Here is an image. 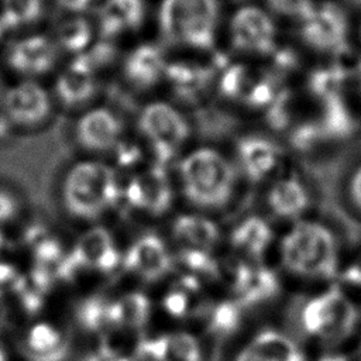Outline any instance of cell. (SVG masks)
Here are the masks:
<instances>
[{
	"mask_svg": "<svg viewBox=\"0 0 361 361\" xmlns=\"http://www.w3.org/2000/svg\"><path fill=\"white\" fill-rule=\"evenodd\" d=\"M283 268L305 279L327 281L337 275L338 243L323 223L300 220L283 235L279 245Z\"/></svg>",
	"mask_w": 361,
	"mask_h": 361,
	"instance_id": "6da1fadb",
	"label": "cell"
},
{
	"mask_svg": "<svg viewBox=\"0 0 361 361\" xmlns=\"http://www.w3.org/2000/svg\"><path fill=\"white\" fill-rule=\"evenodd\" d=\"M123 188L114 169L99 161L75 164L62 183V202L66 212L80 220H94L116 206Z\"/></svg>",
	"mask_w": 361,
	"mask_h": 361,
	"instance_id": "7a4b0ae2",
	"label": "cell"
},
{
	"mask_svg": "<svg viewBox=\"0 0 361 361\" xmlns=\"http://www.w3.org/2000/svg\"><path fill=\"white\" fill-rule=\"evenodd\" d=\"M185 197L195 206L216 209L224 206L233 193L235 173L230 162L213 148H196L179 164Z\"/></svg>",
	"mask_w": 361,
	"mask_h": 361,
	"instance_id": "3957f363",
	"label": "cell"
},
{
	"mask_svg": "<svg viewBox=\"0 0 361 361\" xmlns=\"http://www.w3.org/2000/svg\"><path fill=\"white\" fill-rule=\"evenodd\" d=\"M360 310L341 290L331 286L305 300L298 312V326L306 336L337 344L347 340L357 329Z\"/></svg>",
	"mask_w": 361,
	"mask_h": 361,
	"instance_id": "277c9868",
	"label": "cell"
},
{
	"mask_svg": "<svg viewBox=\"0 0 361 361\" xmlns=\"http://www.w3.org/2000/svg\"><path fill=\"white\" fill-rule=\"evenodd\" d=\"M158 23L166 41L210 49L219 23L217 0H162Z\"/></svg>",
	"mask_w": 361,
	"mask_h": 361,
	"instance_id": "5b68a950",
	"label": "cell"
},
{
	"mask_svg": "<svg viewBox=\"0 0 361 361\" xmlns=\"http://www.w3.org/2000/svg\"><path fill=\"white\" fill-rule=\"evenodd\" d=\"M138 127L161 164L171 161L189 137L186 118L166 102L148 103L140 113Z\"/></svg>",
	"mask_w": 361,
	"mask_h": 361,
	"instance_id": "8992f818",
	"label": "cell"
},
{
	"mask_svg": "<svg viewBox=\"0 0 361 361\" xmlns=\"http://www.w3.org/2000/svg\"><path fill=\"white\" fill-rule=\"evenodd\" d=\"M303 42L319 52L343 55L347 51L348 23L343 7L336 3H323L302 21Z\"/></svg>",
	"mask_w": 361,
	"mask_h": 361,
	"instance_id": "52a82bcc",
	"label": "cell"
},
{
	"mask_svg": "<svg viewBox=\"0 0 361 361\" xmlns=\"http://www.w3.org/2000/svg\"><path fill=\"white\" fill-rule=\"evenodd\" d=\"M121 197L130 207L151 216L164 214L172 204V186L161 165L134 175L123 188Z\"/></svg>",
	"mask_w": 361,
	"mask_h": 361,
	"instance_id": "ba28073f",
	"label": "cell"
},
{
	"mask_svg": "<svg viewBox=\"0 0 361 361\" xmlns=\"http://www.w3.org/2000/svg\"><path fill=\"white\" fill-rule=\"evenodd\" d=\"M121 264L134 276L155 282L171 272L173 258L159 235L147 233L133 241L121 258Z\"/></svg>",
	"mask_w": 361,
	"mask_h": 361,
	"instance_id": "9c48e42d",
	"label": "cell"
},
{
	"mask_svg": "<svg viewBox=\"0 0 361 361\" xmlns=\"http://www.w3.org/2000/svg\"><path fill=\"white\" fill-rule=\"evenodd\" d=\"M231 39L237 49L261 55L275 51V25L258 7H243L231 20Z\"/></svg>",
	"mask_w": 361,
	"mask_h": 361,
	"instance_id": "30bf717a",
	"label": "cell"
},
{
	"mask_svg": "<svg viewBox=\"0 0 361 361\" xmlns=\"http://www.w3.org/2000/svg\"><path fill=\"white\" fill-rule=\"evenodd\" d=\"M3 109L6 117L14 124L31 127L48 117L51 100L42 86L25 80L7 89L3 96Z\"/></svg>",
	"mask_w": 361,
	"mask_h": 361,
	"instance_id": "8fae6325",
	"label": "cell"
},
{
	"mask_svg": "<svg viewBox=\"0 0 361 361\" xmlns=\"http://www.w3.org/2000/svg\"><path fill=\"white\" fill-rule=\"evenodd\" d=\"M71 258L76 269H92L102 274L114 271L120 262V251L111 234L103 227H92L76 241Z\"/></svg>",
	"mask_w": 361,
	"mask_h": 361,
	"instance_id": "7c38bea8",
	"label": "cell"
},
{
	"mask_svg": "<svg viewBox=\"0 0 361 361\" xmlns=\"http://www.w3.org/2000/svg\"><path fill=\"white\" fill-rule=\"evenodd\" d=\"M231 288L241 306H251L275 298L279 290V281L269 268L257 261L245 259L234 268Z\"/></svg>",
	"mask_w": 361,
	"mask_h": 361,
	"instance_id": "4fadbf2b",
	"label": "cell"
},
{
	"mask_svg": "<svg viewBox=\"0 0 361 361\" xmlns=\"http://www.w3.org/2000/svg\"><path fill=\"white\" fill-rule=\"evenodd\" d=\"M75 135L85 149L96 152L114 149L121 140V123L109 109H92L78 120Z\"/></svg>",
	"mask_w": 361,
	"mask_h": 361,
	"instance_id": "5bb4252c",
	"label": "cell"
},
{
	"mask_svg": "<svg viewBox=\"0 0 361 361\" xmlns=\"http://www.w3.org/2000/svg\"><path fill=\"white\" fill-rule=\"evenodd\" d=\"M55 44L44 37L34 35L13 44L7 52V63L11 69L24 75H39L48 72L56 62Z\"/></svg>",
	"mask_w": 361,
	"mask_h": 361,
	"instance_id": "9a60e30c",
	"label": "cell"
},
{
	"mask_svg": "<svg viewBox=\"0 0 361 361\" xmlns=\"http://www.w3.org/2000/svg\"><path fill=\"white\" fill-rule=\"evenodd\" d=\"M138 353L148 361H202L199 340L186 331L166 333L144 340Z\"/></svg>",
	"mask_w": 361,
	"mask_h": 361,
	"instance_id": "2e32d148",
	"label": "cell"
},
{
	"mask_svg": "<svg viewBox=\"0 0 361 361\" xmlns=\"http://www.w3.org/2000/svg\"><path fill=\"white\" fill-rule=\"evenodd\" d=\"M237 157L245 176L251 180H261L276 168L281 149L269 138L248 135L238 141Z\"/></svg>",
	"mask_w": 361,
	"mask_h": 361,
	"instance_id": "e0dca14e",
	"label": "cell"
},
{
	"mask_svg": "<svg viewBox=\"0 0 361 361\" xmlns=\"http://www.w3.org/2000/svg\"><path fill=\"white\" fill-rule=\"evenodd\" d=\"M309 204L310 193L303 182L296 176L278 179L267 193V206L278 219H298L307 210Z\"/></svg>",
	"mask_w": 361,
	"mask_h": 361,
	"instance_id": "ac0fdd59",
	"label": "cell"
},
{
	"mask_svg": "<svg viewBox=\"0 0 361 361\" xmlns=\"http://www.w3.org/2000/svg\"><path fill=\"white\" fill-rule=\"evenodd\" d=\"M165 59L159 47L138 45L124 61V76L137 89H149L165 73Z\"/></svg>",
	"mask_w": 361,
	"mask_h": 361,
	"instance_id": "d6986e66",
	"label": "cell"
},
{
	"mask_svg": "<svg viewBox=\"0 0 361 361\" xmlns=\"http://www.w3.org/2000/svg\"><path fill=\"white\" fill-rule=\"evenodd\" d=\"M55 92L66 107H76L89 102L96 92L93 69L79 55L56 79Z\"/></svg>",
	"mask_w": 361,
	"mask_h": 361,
	"instance_id": "ffe728a7",
	"label": "cell"
},
{
	"mask_svg": "<svg viewBox=\"0 0 361 361\" xmlns=\"http://www.w3.org/2000/svg\"><path fill=\"white\" fill-rule=\"evenodd\" d=\"M172 235L180 248L210 251L220 240V228L209 217L185 213L173 220Z\"/></svg>",
	"mask_w": 361,
	"mask_h": 361,
	"instance_id": "44dd1931",
	"label": "cell"
},
{
	"mask_svg": "<svg viewBox=\"0 0 361 361\" xmlns=\"http://www.w3.org/2000/svg\"><path fill=\"white\" fill-rule=\"evenodd\" d=\"M23 350L30 361H63L69 345L55 326L39 322L27 330Z\"/></svg>",
	"mask_w": 361,
	"mask_h": 361,
	"instance_id": "7402d4cb",
	"label": "cell"
},
{
	"mask_svg": "<svg viewBox=\"0 0 361 361\" xmlns=\"http://www.w3.org/2000/svg\"><path fill=\"white\" fill-rule=\"evenodd\" d=\"M145 16L144 0H106L99 10L103 38H113L127 30H137Z\"/></svg>",
	"mask_w": 361,
	"mask_h": 361,
	"instance_id": "603a6c76",
	"label": "cell"
},
{
	"mask_svg": "<svg viewBox=\"0 0 361 361\" xmlns=\"http://www.w3.org/2000/svg\"><path fill=\"white\" fill-rule=\"evenodd\" d=\"M274 240L269 223L259 216H248L231 231L230 243L233 248L248 261H258Z\"/></svg>",
	"mask_w": 361,
	"mask_h": 361,
	"instance_id": "cb8c5ba5",
	"label": "cell"
},
{
	"mask_svg": "<svg viewBox=\"0 0 361 361\" xmlns=\"http://www.w3.org/2000/svg\"><path fill=\"white\" fill-rule=\"evenodd\" d=\"M247 348L261 361H305L299 345L288 334L275 329L257 333Z\"/></svg>",
	"mask_w": 361,
	"mask_h": 361,
	"instance_id": "d4e9b609",
	"label": "cell"
},
{
	"mask_svg": "<svg viewBox=\"0 0 361 361\" xmlns=\"http://www.w3.org/2000/svg\"><path fill=\"white\" fill-rule=\"evenodd\" d=\"M320 106L317 123L326 141L345 140L355 131L357 121L343 96L322 102Z\"/></svg>",
	"mask_w": 361,
	"mask_h": 361,
	"instance_id": "484cf974",
	"label": "cell"
},
{
	"mask_svg": "<svg viewBox=\"0 0 361 361\" xmlns=\"http://www.w3.org/2000/svg\"><path fill=\"white\" fill-rule=\"evenodd\" d=\"M149 299L140 292L121 295L116 300H110V326L118 329L142 327L149 317Z\"/></svg>",
	"mask_w": 361,
	"mask_h": 361,
	"instance_id": "4316f807",
	"label": "cell"
},
{
	"mask_svg": "<svg viewBox=\"0 0 361 361\" xmlns=\"http://www.w3.org/2000/svg\"><path fill=\"white\" fill-rule=\"evenodd\" d=\"M197 278L185 274L164 296V309L173 317L185 319L200 309V285Z\"/></svg>",
	"mask_w": 361,
	"mask_h": 361,
	"instance_id": "83f0119b",
	"label": "cell"
},
{
	"mask_svg": "<svg viewBox=\"0 0 361 361\" xmlns=\"http://www.w3.org/2000/svg\"><path fill=\"white\" fill-rule=\"evenodd\" d=\"M165 75L171 80L175 92L183 99L197 97L210 83L212 71L209 68L175 62L166 65Z\"/></svg>",
	"mask_w": 361,
	"mask_h": 361,
	"instance_id": "f1b7e54d",
	"label": "cell"
},
{
	"mask_svg": "<svg viewBox=\"0 0 361 361\" xmlns=\"http://www.w3.org/2000/svg\"><path fill=\"white\" fill-rule=\"evenodd\" d=\"M348 71L341 63L320 66L313 69L307 76V90L319 102L341 97Z\"/></svg>",
	"mask_w": 361,
	"mask_h": 361,
	"instance_id": "f546056e",
	"label": "cell"
},
{
	"mask_svg": "<svg viewBox=\"0 0 361 361\" xmlns=\"http://www.w3.org/2000/svg\"><path fill=\"white\" fill-rule=\"evenodd\" d=\"M42 16V0H1L0 23L13 30L37 21Z\"/></svg>",
	"mask_w": 361,
	"mask_h": 361,
	"instance_id": "4dcf8cb0",
	"label": "cell"
},
{
	"mask_svg": "<svg viewBox=\"0 0 361 361\" xmlns=\"http://www.w3.org/2000/svg\"><path fill=\"white\" fill-rule=\"evenodd\" d=\"M78 322L89 331H102L110 326V300L103 296L85 299L76 310Z\"/></svg>",
	"mask_w": 361,
	"mask_h": 361,
	"instance_id": "1f68e13d",
	"label": "cell"
},
{
	"mask_svg": "<svg viewBox=\"0 0 361 361\" xmlns=\"http://www.w3.org/2000/svg\"><path fill=\"white\" fill-rule=\"evenodd\" d=\"M56 37L58 44L63 49L69 52H79L89 44L92 37V28L85 18L76 17L63 21L58 28Z\"/></svg>",
	"mask_w": 361,
	"mask_h": 361,
	"instance_id": "d6a6232c",
	"label": "cell"
},
{
	"mask_svg": "<svg viewBox=\"0 0 361 361\" xmlns=\"http://www.w3.org/2000/svg\"><path fill=\"white\" fill-rule=\"evenodd\" d=\"M179 261L186 268V274L200 279V278H214L219 275L220 268L217 261L212 257L210 251L202 250H188L180 248Z\"/></svg>",
	"mask_w": 361,
	"mask_h": 361,
	"instance_id": "836d02e7",
	"label": "cell"
},
{
	"mask_svg": "<svg viewBox=\"0 0 361 361\" xmlns=\"http://www.w3.org/2000/svg\"><path fill=\"white\" fill-rule=\"evenodd\" d=\"M292 147L299 152H310L320 144L326 142L317 120L298 124L289 135Z\"/></svg>",
	"mask_w": 361,
	"mask_h": 361,
	"instance_id": "e575fe53",
	"label": "cell"
},
{
	"mask_svg": "<svg viewBox=\"0 0 361 361\" xmlns=\"http://www.w3.org/2000/svg\"><path fill=\"white\" fill-rule=\"evenodd\" d=\"M241 319V305L238 302H221L210 312V327L219 334L233 331Z\"/></svg>",
	"mask_w": 361,
	"mask_h": 361,
	"instance_id": "d590c367",
	"label": "cell"
},
{
	"mask_svg": "<svg viewBox=\"0 0 361 361\" xmlns=\"http://www.w3.org/2000/svg\"><path fill=\"white\" fill-rule=\"evenodd\" d=\"M292 117V100L290 93L286 89H281L274 102L267 107V118L268 123L276 128H286L290 123Z\"/></svg>",
	"mask_w": 361,
	"mask_h": 361,
	"instance_id": "8d00e7d4",
	"label": "cell"
},
{
	"mask_svg": "<svg viewBox=\"0 0 361 361\" xmlns=\"http://www.w3.org/2000/svg\"><path fill=\"white\" fill-rule=\"evenodd\" d=\"M267 3L275 13L296 17L302 21L309 17L314 8L312 0H267Z\"/></svg>",
	"mask_w": 361,
	"mask_h": 361,
	"instance_id": "74e56055",
	"label": "cell"
},
{
	"mask_svg": "<svg viewBox=\"0 0 361 361\" xmlns=\"http://www.w3.org/2000/svg\"><path fill=\"white\" fill-rule=\"evenodd\" d=\"M86 63L94 71L96 68L99 66H103V65H107L110 63L114 56H116V48L114 45H111L110 42L107 41H102L99 44H96L89 52L86 54H82L80 55Z\"/></svg>",
	"mask_w": 361,
	"mask_h": 361,
	"instance_id": "f35d334b",
	"label": "cell"
},
{
	"mask_svg": "<svg viewBox=\"0 0 361 361\" xmlns=\"http://www.w3.org/2000/svg\"><path fill=\"white\" fill-rule=\"evenodd\" d=\"M274 54V69L272 72L276 73L279 78L282 75H286L288 72H292L299 65V58L296 52L290 48H281L272 52Z\"/></svg>",
	"mask_w": 361,
	"mask_h": 361,
	"instance_id": "ab89813d",
	"label": "cell"
},
{
	"mask_svg": "<svg viewBox=\"0 0 361 361\" xmlns=\"http://www.w3.org/2000/svg\"><path fill=\"white\" fill-rule=\"evenodd\" d=\"M345 190L351 207L361 217V162L357 164L350 172L345 183Z\"/></svg>",
	"mask_w": 361,
	"mask_h": 361,
	"instance_id": "60d3db41",
	"label": "cell"
},
{
	"mask_svg": "<svg viewBox=\"0 0 361 361\" xmlns=\"http://www.w3.org/2000/svg\"><path fill=\"white\" fill-rule=\"evenodd\" d=\"M18 210L17 200L13 195L0 190V224L11 220Z\"/></svg>",
	"mask_w": 361,
	"mask_h": 361,
	"instance_id": "b9f144b4",
	"label": "cell"
},
{
	"mask_svg": "<svg viewBox=\"0 0 361 361\" xmlns=\"http://www.w3.org/2000/svg\"><path fill=\"white\" fill-rule=\"evenodd\" d=\"M341 279L347 285L361 288V254L343 271Z\"/></svg>",
	"mask_w": 361,
	"mask_h": 361,
	"instance_id": "7bdbcfd3",
	"label": "cell"
},
{
	"mask_svg": "<svg viewBox=\"0 0 361 361\" xmlns=\"http://www.w3.org/2000/svg\"><path fill=\"white\" fill-rule=\"evenodd\" d=\"M62 8L69 11H83L90 4V0H55Z\"/></svg>",
	"mask_w": 361,
	"mask_h": 361,
	"instance_id": "ee69618b",
	"label": "cell"
},
{
	"mask_svg": "<svg viewBox=\"0 0 361 361\" xmlns=\"http://www.w3.org/2000/svg\"><path fill=\"white\" fill-rule=\"evenodd\" d=\"M347 1L354 7H361V0H347Z\"/></svg>",
	"mask_w": 361,
	"mask_h": 361,
	"instance_id": "f6af8a7d",
	"label": "cell"
},
{
	"mask_svg": "<svg viewBox=\"0 0 361 361\" xmlns=\"http://www.w3.org/2000/svg\"><path fill=\"white\" fill-rule=\"evenodd\" d=\"M357 75H358V85H360V90H361V63L357 68Z\"/></svg>",
	"mask_w": 361,
	"mask_h": 361,
	"instance_id": "bcb514c9",
	"label": "cell"
},
{
	"mask_svg": "<svg viewBox=\"0 0 361 361\" xmlns=\"http://www.w3.org/2000/svg\"><path fill=\"white\" fill-rule=\"evenodd\" d=\"M0 361H6V355H4V353L0 350Z\"/></svg>",
	"mask_w": 361,
	"mask_h": 361,
	"instance_id": "7dc6e473",
	"label": "cell"
},
{
	"mask_svg": "<svg viewBox=\"0 0 361 361\" xmlns=\"http://www.w3.org/2000/svg\"><path fill=\"white\" fill-rule=\"evenodd\" d=\"M3 32H4V28H3V25H1V23H0V38H1Z\"/></svg>",
	"mask_w": 361,
	"mask_h": 361,
	"instance_id": "c3c4849f",
	"label": "cell"
},
{
	"mask_svg": "<svg viewBox=\"0 0 361 361\" xmlns=\"http://www.w3.org/2000/svg\"><path fill=\"white\" fill-rule=\"evenodd\" d=\"M0 89H1V86H0Z\"/></svg>",
	"mask_w": 361,
	"mask_h": 361,
	"instance_id": "681fc988",
	"label": "cell"
}]
</instances>
